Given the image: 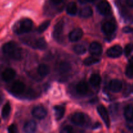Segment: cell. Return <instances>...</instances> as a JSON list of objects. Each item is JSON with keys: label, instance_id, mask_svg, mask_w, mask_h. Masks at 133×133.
<instances>
[{"label": "cell", "instance_id": "obj_1", "mask_svg": "<svg viewBox=\"0 0 133 133\" xmlns=\"http://www.w3.org/2000/svg\"><path fill=\"white\" fill-rule=\"evenodd\" d=\"M2 53L5 57L14 61H19L22 58V51L14 42H9L3 45Z\"/></svg>", "mask_w": 133, "mask_h": 133}, {"label": "cell", "instance_id": "obj_2", "mask_svg": "<svg viewBox=\"0 0 133 133\" xmlns=\"http://www.w3.org/2000/svg\"><path fill=\"white\" fill-rule=\"evenodd\" d=\"M33 26V23L30 19H24L20 21L18 26L16 27L15 32L18 35L28 33L31 31Z\"/></svg>", "mask_w": 133, "mask_h": 133}, {"label": "cell", "instance_id": "obj_3", "mask_svg": "<svg viewBox=\"0 0 133 133\" xmlns=\"http://www.w3.org/2000/svg\"><path fill=\"white\" fill-rule=\"evenodd\" d=\"M25 43L28 44V45L31 46L34 49L44 50L46 48L47 43L44 38H38L35 39H29L25 41Z\"/></svg>", "mask_w": 133, "mask_h": 133}, {"label": "cell", "instance_id": "obj_4", "mask_svg": "<svg viewBox=\"0 0 133 133\" xmlns=\"http://www.w3.org/2000/svg\"><path fill=\"white\" fill-rule=\"evenodd\" d=\"M97 10L101 15L107 16L110 14L111 11V6L108 1L106 0H103L97 4Z\"/></svg>", "mask_w": 133, "mask_h": 133}, {"label": "cell", "instance_id": "obj_5", "mask_svg": "<svg viewBox=\"0 0 133 133\" xmlns=\"http://www.w3.org/2000/svg\"><path fill=\"white\" fill-rule=\"evenodd\" d=\"M123 49L119 45H115L109 48L107 51V55L110 58H118L123 53Z\"/></svg>", "mask_w": 133, "mask_h": 133}, {"label": "cell", "instance_id": "obj_6", "mask_svg": "<svg viewBox=\"0 0 133 133\" xmlns=\"http://www.w3.org/2000/svg\"><path fill=\"white\" fill-rule=\"evenodd\" d=\"M97 110L107 127L109 128V127H110V118H109V112H108L106 108L103 105H99L97 107Z\"/></svg>", "mask_w": 133, "mask_h": 133}, {"label": "cell", "instance_id": "obj_7", "mask_svg": "<svg viewBox=\"0 0 133 133\" xmlns=\"http://www.w3.org/2000/svg\"><path fill=\"white\" fill-rule=\"evenodd\" d=\"M64 27V22L62 19H61L56 23L54 29H53V37L55 40H58L61 37L62 33H63Z\"/></svg>", "mask_w": 133, "mask_h": 133}, {"label": "cell", "instance_id": "obj_8", "mask_svg": "<svg viewBox=\"0 0 133 133\" xmlns=\"http://www.w3.org/2000/svg\"><path fill=\"white\" fill-rule=\"evenodd\" d=\"M15 70L10 68H6L1 71V78L5 82L10 81L15 77Z\"/></svg>", "mask_w": 133, "mask_h": 133}, {"label": "cell", "instance_id": "obj_9", "mask_svg": "<svg viewBox=\"0 0 133 133\" xmlns=\"http://www.w3.org/2000/svg\"><path fill=\"white\" fill-rule=\"evenodd\" d=\"M71 120L75 125L83 126L85 123V115L82 112H76L72 116Z\"/></svg>", "mask_w": 133, "mask_h": 133}, {"label": "cell", "instance_id": "obj_10", "mask_svg": "<svg viewBox=\"0 0 133 133\" xmlns=\"http://www.w3.org/2000/svg\"><path fill=\"white\" fill-rule=\"evenodd\" d=\"M83 36V31L81 29L76 28L71 31L69 34V40L72 42H76L79 41Z\"/></svg>", "mask_w": 133, "mask_h": 133}, {"label": "cell", "instance_id": "obj_11", "mask_svg": "<svg viewBox=\"0 0 133 133\" xmlns=\"http://www.w3.org/2000/svg\"><path fill=\"white\" fill-rule=\"evenodd\" d=\"M116 29V26L113 22H106L103 23L101 27V29L104 34L107 35H110L114 32Z\"/></svg>", "mask_w": 133, "mask_h": 133}, {"label": "cell", "instance_id": "obj_12", "mask_svg": "<svg viewBox=\"0 0 133 133\" xmlns=\"http://www.w3.org/2000/svg\"><path fill=\"white\" fill-rule=\"evenodd\" d=\"M89 51L91 55L94 56H99L102 53L103 48L101 44L97 42L91 43L89 47Z\"/></svg>", "mask_w": 133, "mask_h": 133}, {"label": "cell", "instance_id": "obj_13", "mask_svg": "<svg viewBox=\"0 0 133 133\" xmlns=\"http://www.w3.org/2000/svg\"><path fill=\"white\" fill-rule=\"evenodd\" d=\"M32 114L35 118L38 119H42L47 116V110L43 107L38 106L34 108Z\"/></svg>", "mask_w": 133, "mask_h": 133}, {"label": "cell", "instance_id": "obj_14", "mask_svg": "<svg viewBox=\"0 0 133 133\" xmlns=\"http://www.w3.org/2000/svg\"><path fill=\"white\" fill-rule=\"evenodd\" d=\"M25 84L23 82L17 81L13 83L12 86V92L16 95H20L23 93L25 90Z\"/></svg>", "mask_w": 133, "mask_h": 133}, {"label": "cell", "instance_id": "obj_15", "mask_svg": "<svg viewBox=\"0 0 133 133\" xmlns=\"http://www.w3.org/2000/svg\"><path fill=\"white\" fill-rule=\"evenodd\" d=\"M123 87L122 81L118 79H113L109 83V89L113 92L118 93L120 92Z\"/></svg>", "mask_w": 133, "mask_h": 133}, {"label": "cell", "instance_id": "obj_16", "mask_svg": "<svg viewBox=\"0 0 133 133\" xmlns=\"http://www.w3.org/2000/svg\"><path fill=\"white\" fill-rule=\"evenodd\" d=\"M71 69V64L67 61L61 62L58 66V71L61 74H66L70 72Z\"/></svg>", "mask_w": 133, "mask_h": 133}, {"label": "cell", "instance_id": "obj_17", "mask_svg": "<svg viewBox=\"0 0 133 133\" xmlns=\"http://www.w3.org/2000/svg\"><path fill=\"white\" fill-rule=\"evenodd\" d=\"M37 129L36 123L33 120H30L26 122L23 126V131L27 133H32L35 132Z\"/></svg>", "mask_w": 133, "mask_h": 133}, {"label": "cell", "instance_id": "obj_18", "mask_svg": "<svg viewBox=\"0 0 133 133\" xmlns=\"http://www.w3.org/2000/svg\"><path fill=\"white\" fill-rule=\"evenodd\" d=\"M50 69L49 67L45 64H41L39 65L37 69V72L38 75L41 77H45L49 74Z\"/></svg>", "mask_w": 133, "mask_h": 133}, {"label": "cell", "instance_id": "obj_19", "mask_svg": "<svg viewBox=\"0 0 133 133\" xmlns=\"http://www.w3.org/2000/svg\"><path fill=\"white\" fill-rule=\"evenodd\" d=\"M55 116L57 120H60L63 118L65 114V107L61 105H57L54 107Z\"/></svg>", "mask_w": 133, "mask_h": 133}, {"label": "cell", "instance_id": "obj_20", "mask_svg": "<svg viewBox=\"0 0 133 133\" xmlns=\"http://www.w3.org/2000/svg\"><path fill=\"white\" fill-rule=\"evenodd\" d=\"M88 84L84 81H81L77 84L76 91L81 95H84L88 92Z\"/></svg>", "mask_w": 133, "mask_h": 133}, {"label": "cell", "instance_id": "obj_21", "mask_svg": "<svg viewBox=\"0 0 133 133\" xmlns=\"http://www.w3.org/2000/svg\"><path fill=\"white\" fill-rule=\"evenodd\" d=\"M92 14H93V10H92V8L89 6H87L82 8L81 9L80 12H79L80 16L84 18H90V17L92 16Z\"/></svg>", "mask_w": 133, "mask_h": 133}, {"label": "cell", "instance_id": "obj_22", "mask_svg": "<svg viewBox=\"0 0 133 133\" xmlns=\"http://www.w3.org/2000/svg\"><path fill=\"white\" fill-rule=\"evenodd\" d=\"M124 116L128 122L133 119V107L131 105H128L125 107Z\"/></svg>", "mask_w": 133, "mask_h": 133}, {"label": "cell", "instance_id": "obj_23", "mask_svg": "<svg viewBox=\"0 0 133 133\" xmlns=\"http://www.w3.org/2000/svg\"><path fill=\"white\" fill-rule=\"evenodd\" d=\"M77 11V6L75 2H70L66 6V12L70 16H75Z\"/></svg>", "mask_w": 133, "mask_h": 133}, {"label": "cell", "instance_id": "obj_24", "mask_svg": "<svg viewBox=\"0 0 133 133\" xmlns=\"http://www.w3.org/2000/svg\"><path fill=\"white\" fill-rule=\"evenodd\" d=\"M101 82V78L99 74H92L90 78V83L93 87H98V86H99Z\"/></svg>", "mask_w": 133, "mask_h": 133}, {"label": "cell", "instance_id": "obj_25", "mask_svg": "<svg viewBox=\"0 0 133 133\" xmlns=\"http://www.w3.org/2000/svg\"><path fill=\"white\" fill-rule=\"evenodd\" d=\"M10 111H11V106L9 103H6L3 107L1 110V116L3 119H6L10 115Z\"/></svg>", "mask_w": 133, "mask_h": 133}, {"label": "cell", "instance_id": "obj_26", "mask_svg": "<svg viewBox=\"0 0 133 133\" xmlns=\"http://www.w3.org/2000/svg\"><path fill=\"white\" fill-rule=\"evenodd\" d=\"M100 61V58H97V56H92V57H88V58H85L83 62L84 65L86 66H91V65L95 64L97 63Z\"/></svg>", "mask_w": 133, "mask_h": 133}, {"label": "cell", "instance_id": "obj_27", "mask_svg": "<svg viewBox=\"0 0 133 133\" xmlns=\"http://www.w3.org/2000/svg\"><path fill=\"white\" fill-rule=\"evenodd\" d=\"M74 51L77 55H83L87 52V48L85 46L81 44H78L74 46Z\"/></svg>", "mask_w": 133, "mask_h": 133}, {"label": "cell", "instance_id": "obj_28", "mask_svg": "<svg viewBox=\"0 0 133 133\" xmlns=\"http://www.w3.org/2000/svg\"><path fill=\"white\" fill-rule=\"evenodd\" d=\"M50 23L51 22L49 20H46L45 21V22H43V23H42L41 25H40L38 27V32L39 33H42V32H44V31L49 27Z\"/></svg>", "mask_w": 133, "mask_h": 133}, {"label": "cell", "instance_id": "obj_29", "mask_svg": "<svg viewBox=\"0 0 133 133\" xmlns=\"http://www.w3.org/2000/svg\"><path fill=\"white\" fill-rule=\"evenodd\" d=\"M133 51V44H127L125 46L124 49V53L126 57H128L131 54V53Z\"/></svg>", "mask_w": 133, "mask_h": 133}, {"label": "cell", "instance_id": "obj_30", "mask_svg": "<svg viewBox=\"0 0 133 133\" xmlns=\"http://www.w3.org/2000/svg\"><path fill=\"white\" fill-rule=\"evenodd\" d=\"M125 74L127 77L129 79H133V67L131 65L129 64L126 68Z\"/></svg>", "mask_w": 133, "mask_h": 133}, {"label": "cell", "instance_id": "obj_31", "mask_svg": "<svg viewBox=\"0 0 133 133\" xmlns=\"http://www.w3.org/2000/svg\"><path fill=\"white\" fill-rule=\"evenodd\" d=\"M25 96L27 98L29 99H32L35 97V96H36V93L35 92V90H34L33 89H29L26 92Z\"/></svg>", "mask_w": 133, "mask_h": 133}, {"label": "cell", "instance_id": "obj_32", "mask_svg": "<svg viewBox=\"0 0 133 133\" xmlns=\"http://www.w3.org/2000/svg\"><path fill=\"white\" fill-rule=\"evenodd\" d=\"M110 112L112 116H115L118 112V104H114L110 107Z\"/></svg>", "mask_w": 133, "mask_h": 133}, {"label": "cell", "instance_id": "obj_33", "mask_svg": "<svg viewBox=\"0 0 133 133\" xmlns=\"http://www.w3.org/2000/svg\"><path fill=\"white\" fill-rule=\"evenodd\" d=\"M73 132V127L70 125H66L61 130L62 133H71Z\"/></svg>", "mask_w": 133, "mask_h": 133}, {"label": "cell", "instance_id": "obj_34", "mask_svg": "<svg viewBox=\"0 0 133 133\" xmlns=\"http://www.w3.org/2000/svg\"><path fill=\"white\" fill-rule=\"evenodd\" d=\"M8 131L10 133H15L18 131L17 126L15 124H12L8 127Z\"/></svg>", "mask_w": 133, "mask_h": 133}, {"label": "cell", "instance_id": "obj_35", "mask_svg": "<svg viewBox=\"0 0 133 133\" xmlns=\"http://www.w3.org/2000/svg\"><path fill=\"white\" fill-rule=\"evenodd\" d=\"M131 86L128 85V84H127V85L126 86L125 88V89H124L123 94H124V96H127L130 93H131Z\"/></svg>", "mask_w": 133, "mask_h": 133}, {"label": "cell", "instance_id": "obj_36", "mask_svg": "<svg viewBox=\"0 0 133 133\" xmlns=\"http://www.w3.org/2000/svg\"><path fill=\"white\" fill-rule=\"evenodd\" d=\"M123 31L124 32H133V28L129 27H125L123 29Z\"/></svg>", "mask_w": 133, "mask_h": 133}, {"label": "cell", "instance_id": "obj_37", "mask_svg": "<svg viewBox=\"0 0 133 133\" xmlns=\"http://www.w3.org/2000/svg\"><path fill=\"white\" fill-rule=\"evenodd\" d=\"M126 3L129 7L133 8V0H126Z\"/></svg>", "mask_w": 133, "mask_h": 133}, {"label": "cell", "instance_id": "obj_38", "mask_svg": "<svg viewBox=\"0 0 133 133\" xmlns=\"http://www.w3.org/2000/svg\"><path fill=\"white\" fill-rule=\"evenodd\" d=\"M51 1L55 5H58V4L61 3L63 1V0H51Z\"/></svg>", "mask_w": 133, "mask_h": 133}, {"label": "cell", "instance_id": "obj_39", "mask_svg": "<svg viewBox=\"0 0 133 133\" xmlns=\"http://www.w3.org/2000/svg\"><path fill=\"white\" fill-rule=\"evenodd\" d=\"M130 122H131V123H129V125H127V127H128L129 129L131 130V131H133V122H132V120L130 121Z\"/></svg>", "mask_w": 133, "mask_h": 133}, {"label": "cell", "instance_id": "obj_40", "mask_svg": "<svg viewBox=\"0 0 133 133\" xmlns=\"http://www.w3.org/2000/svg\"><path fill=\"white\" fill-rule=\"evenodd\" d=\"M81 3H89V2H93V1H96V0H79Z\"/></svg>", "mask_w": 133, "mask_h": 133}, {"label": "cell", "instance_id": "obj_41", "mask_svg": "<svg viewBox=\"0 0 133 133\" xmlns=\"http://www.w3.org/2000/svg\"><path fill=\"white\" fill-rule=\"evenodd\" d=\"M3 99H4L3 95L2 93L0 92V105H1V104L2 103L3 101Z\"/></svg>", "mask_w": 133, "mask_h": 133}, {"label": "cell", "instance_id": "obj_42", "mask_svg": "<svg viewBox=\"0 0 133 133\" xmlns=\"http://www.w3.org/2000/svg\"><path fill=\"white\" fill-rule=\"evenodd\" d=\"M129 64L131 65V66H132L133 67V57H131V58L130 59L129 61Z\"/></svg>", "mask_w": 133, "mask_h": 133}, {"label": "cell", "instance_id": "obj_43", "mask_svg": "<svg viewBox=\"0 0 133 133\" xmlns=\"http://www.w3.org/2000/svg\"><path fill=\"white\" fill-rule=\"evenodd\" d=\"M132 92H133V87H132Z\"/></svg>", "mask_w": 133, "mask_h": 133}, {"label": "cell", "instance_id": "obj_44", "mask_svg": "<svg viewBox=\"0 0 133 133\" xmlns=\"http://www.w3.org/2000/svg\"><path fill=\"white\" fill-rule=\"evenodd\" d=\"M0 122H1V119H0Z\"/></svg>", "mask_w": 133, "mask_h": 133}]
</instances>
